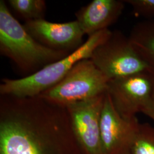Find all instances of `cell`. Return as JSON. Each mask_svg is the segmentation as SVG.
<instances>
[{"mask_svg":"<svg viewBox=\"0 0 154 154\" xmlns=\"http://www.w3.org/2000/svg\"><path fill=\"white\" fill-rule=\"evenodd\" d=\"M23 25L34 38L51 49L71 53L84 43L85 34L77 20L54 23L43 19L27 21Z\"/></svg>","mask_w":154,"mask_h":154,"instance_id":"9c48e42d","label":"cell"},{"mask_svg":"<svg viewBox=\"0 0 154 154\" xmlns=\"http://www.w3.org/2000/svg\"><path fill=\"white\" fill-rule=\"evenodd\" d=\"M125 2L121 0H93L75 13L83 32L88 37L107 29L121 16Z\"/></svg>","mask_w":154,"mask_h":154,"instance_id":"30bf717a","label":"cell"},{"mask_svg":"<svg viewBox=\"0 0 154 154\" xmlns=\"http://www.w3.org/2000/svg\"><path fill=\"white\" fill-rule=\"evenodd\" d=\"M0 154H83L68 110L39 96L0 97Z\"/></svg>","mask_w":154,"mask_h":154,"instance_id":"6da1fadb","label":"cell"},{"mask_svg":"<svg viewBox=\"0 0 154 154\" xmlns=\"http://www.w3.org/2000/svg\"><path fill=\"white\" fill-rule=\"evenodd\" d=\"M130 154H154V127L140 124Z\"/></svg>","mask_w":154,"mask_h":154,"instance_id":"4fadbf2b","label":"cell"},{"mask_svg":"<svg viewBox=\"0 0 154 154\" xmlns=\"http://www.w3.org/2000/svg\"><path fill=\"white\" fill-rule=\"evenodd\" d=\"M0 53L24 77L70 54L51 49L35 40L11 14L4 0L0 1Z\"/></svg>","mask_w":154,"mask_h":154,"instance_id":"7a4b0ae2","label":"cell"},{"mask_svg":"<svg viewBox=\"0 0 154 154\" xmlns=\"http://www.w3.org/2000/svg\"><path fill=\"white\" fill-rule=\"evenodd\" d=\"M137 117L127 119L116 110L107 93L100 117L103 154H130L140 126Z\"/></svg>","mask_w":154,"mask_h":154,"instance_id":"ba28073f","label":"cell"},{"mask_svg":"<svg viewBox=\"0 0 154 154\" xmlns=\"http://www.w3.org/2000/svg\"><path fill=\"white\" fill-rule=\"evenodd\" d=\"M109 79L90 58L79 61L61 81L38 96L66 107L107 92Z\"/></svg>","mask_w":154,"mask_h":154,"instance_id":"277c9868","label":"cell"},{"mask_svg":"<svg viewBox=\"0 0 154 154\" xmlns=\"http://www.w3.org/2000/svg\"><path fill=\"white\" fill-rule=\"evenodd\" d=\"M123 1L132 7L133 13L136 16L154 17V0H125Z\"/></svg>","mask_w":154,"mask_h":154,"instance_id":"5bb4252c","label":"cell"},{"mask_svg":"<svg viewBox=\"0 0 154 154\" xmlns=\"http://www.w3.org/2000/svg\"><path fill=\"white\" fill-rule=\"evenodd\" d=\"M109 80L148 72L147 65L135 49L129 37L115 30L94 51L90 58Z\"/></svg>","mask_w":154,"mask_h":154,"instance_id":"5b68a950","label":"cell"},{"mask_svg":"<svg viewBox=\"0 0 154 154\" xmlns=\"http://www.w3.org/2000/svg\"><path fill=\"white\" fill-rule=\"evenodd\" d=\"M154 78L149 72H141L110 80L107 93L117 112L131 119L143 113L150 103Z\"/></svg>","mask_w":154,"mask_h":154,"instance_id":"8992f818","label":"cell"},{"mask_svg":"<svg viewBox=\"0 0 154 154\" xmlns=\"http://www.w3.org/2000/svg\"><path fill=\"white\" fill-rule=\"evenodd\" d=\"M8 4L25 22L44 19L46 11L44 0H9Z\"/></svg>","mask_w":154,"mask_h":154,"instance_id":"7c38bea8","label":"cell"},{"mask_svg":"<svg viewBox=\"0 0 154 154\" xmlns=\"http://www.w3.org/2000/svg\"><path fill=\"white\" fill-rule=\"evenodd\" d=\"M112 32L107 29L94 34L78 49L28 77L2 79L0 95L22 98L38 96L60 82L79 61L91 58L94 51L109 39Z\"/></svg>","mask_w":154,"mask_h":154,"instance_id":"3957f363","label":"cell"},{"mask_svg":"<svg viewBox=\"0 0 154 154\" xmlns=\"http://www.w3.org/2000/svg\"><path fill=\"white\" fill-rule=\"evenodd\" d=\"M144 114L147 116L154 122V81L153 90H152V93L151 95V101L147 109L144 112Z\"/></svg>","mask_w":154,"mask_h":154,"instance_id":"9a60e30c","label":"cell"},{"mask_svg":"<svg viewBox=\"0 0 154 154\" xmlns=\"http://www.w3.org/2000/svg\"><path fill=\"white\" fill-rule=\"evenodd\" d=\"M106 94L66 107L74 136L83 154H103L100 117Z\"/></svg>","mask_w":154,"mask_h":154,"instance_id":"52a82bcc","label":"cell"},{"mask_svg":"<svg viewBox=\"0 0 154 154\" xmlns=\"http://www.w3.org/2000/svg\"><path fill=\"white\" fill-rule=\"evenodd\" d=\"M129 39L154 78V20L144 21L132 28Z\"/></svg>","mask_w":154,"mask_h":154,"instance_id":"8fae6325","label":"cell"}]
</instances>
